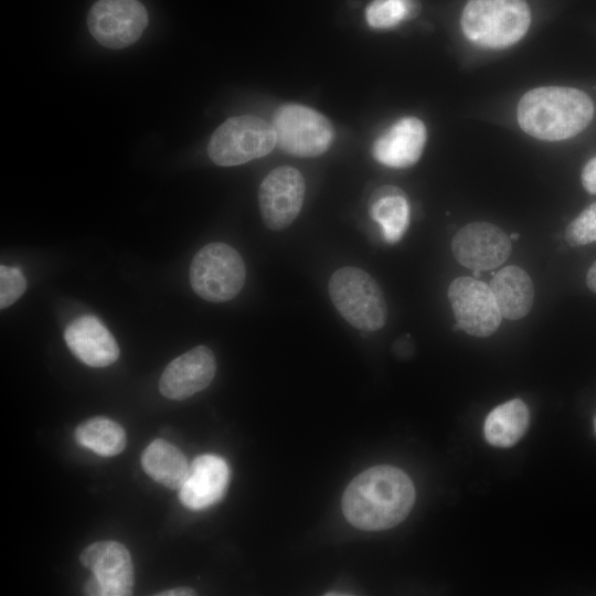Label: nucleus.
Returning a JSON list of instances; mask_svg holds the SVG:
<instances>
[{
	"label": "nucleus",
	"mask_w": 596,
	"mask_h": 596,
	"mask_svg": "<svg viewBox=\"0 0 596 596\" xmlns=\"http://www.w3.org/2000/svg\"><path fill=\"white\" fill-rule=\"evenodd\" d=\"M415 489L400 468L381 465L356 476L342 496V511L353 526L381 531L401 523L411 512Z\"/></svg>",
	"instance_id": "obj_1"
},
{
	"label": "nucleus",
	"mask_w": 596,
	"mask_h": 596,
	"mask_svg": "<svg viewBox=\"0 0 596 596\" xmlns=\"http://www.w3.org/2000/svg\"><path fill=\"white\" fill-rule=\"evenodd\" d=\"M518 123L533 138L560 141L583 131L594 116V104L583 91L541 86L526 92L518 104Z\"/></svg>",
	"instance_id": "obj_2"
},
{
	"label": "nucleus",
	"mask_w": 596,
	"mask_h": 596,
	"mask_svg": "<svg viewBox=\"0 0 596 596\" xmlns=\"http://www.w3.org/2000/svg\"><path fill=\"white\" fill-rule=\"evenodd\" d=\"M531 13L525 0H469L460 19L464 35L485 49H505L526 33Z\"/></svg>",
	"instance_id": "obj_3"
},
{
	"label": "nucleus",
	"mask_w": 596,
	"mask_h": 596,
	"mask_svg": "<svg viewBox=\"0 0 596 596\" xmlns=\"http://www.w3.org/2000/svg\"><path fill=\"white\" fill-rule=\"evenodd\" d=\"M328 288L336 309L352 327L376 331L385 324V297L376 280L363 269L339 268L330 277Z\"/></svg>",
	"instance_id": "obj_4"
},
{
	"label": "nucleus",
	"mask_w": 596,
	"mask_h": 596,
	"mask_svg": "<svg viewBox=\"0 0 596 596\" xmlns=\"http://www.w3.org/2000/svg\"><path fill=\"white\" fill-rule=\"evenodd\" d=\"M276 143L273 125L257 116L243 115L228 118L214 130L207 153L215 164L232 167L265 157Z\"/></svg>",
	"instance_id": "obj_5"
},
{
	"label": "nucleus",
	"mask_w": 596,
	"mask_h": 596,
	"mask_svg": "<svg viewBox=\"0 0 596 596\" xmlns=\"http://www.w3.org/2000/svg\"><path fill=\"white\" fill-rule=\"evenodd\" d=\"M246 269L241 255L224 243L203 246L190 266V284L204 300L225 302L235 298L245 284Z\"/></svg>",
	"instance_id": "obj_6"
},
{
	"label": "nucleus",
	"mask_w": 596,
	"mask_h": 596,
	"mask_svg": "<svg viewBox=\"0 0 596 596\" xmlns=\"http://www.w3.org/2000/svg\"><path fill=\"white\" fill-rule=\"evenodd\" d=\"M273 126L278 146L287 153L310 158L324 153L334 138L329 119L308 106L281 105L274 114Z\"/></svg>",
	"instance_id": "obj_7"
},
{
	"label": "nucleus",
	"mask_w": 596,
	"mask_h": 596,
	"mask_svg": "<svg viewBox=\"0 0 596 596\" xmlns=\"http://www.w3.org/2000/svg\"><path fill=\"white\" fill-rule=\"evenodd\" d=\"M147 24V11L138 0H98L87 15L93 38L103 46L115 50L134 44Z\"/></svg>",
	"instance_id": "obj_8"
},
{
	"label": "nucleus",
	"mask_w": 596,
	"mask_h": 596,
	"mask_svg": "<svg viewBox=\"0 0 596 596\" xmlns=\"http://www.w3.org/2000/svg\"><path fill=\"white\" fill-rule=\"evenodd\" d=\"M448 299L460 330L485 338L497 331L502 316L491 288L475 277H458L448 287Z\"/></svg>",
	"instance_id": "obj_9"
},
{
	"label": "nucleus",
	"mask_w": 596,
	"mask_h": 596,
	"mask_svg": "<svg viewBox=\"0 0 596 596\" xmlns=\"http://www.w3.org/2000/svg\"><path fill=\"white\" fill-rule=\"evenodd\" d=\"M306 183L299 170L280 166L260 182L258 204L264 224L273 231L288 227L298 216L305 200Z\"/></svg>",
	"instance_id": "obj_10"
},
{
	"label": "nucleus",
	"mask_w": 596,
	"mask_h": 596,
	"mask_svg": "<svg viewBox=\"0 0 596 596\" xmlns=\"http://www.w3.org/2000/svg\"><path fill=\"white\" fill-rule=\"evenodd\" d=\"M511 251L510 236L488 222L465 225L451 241V252L456 260L475 272L499 267L509 258Z\"/></svg>",
	"instance_id": "obj_11"
},
{
	"label": "nucleus",
	"mask_w": 596,
	"mask_h": 596,
	"mask_svg": "<svg viewBox=\"0 0 596 596\" xmlns=\"http://www.w3.org/2000/svg\"><path fill=\"white\" fill-rule=\"evenodd\" d=\"M79 561L92 572L100 596H128L134 587L129 551L116 541H98L82 551Z\"/></svg>",
	"instance_id": "obj_12"
},
{
	"label": "nucleus",
	"mask_w": 596,
	"mask_h": 596,
	"mask_svg": "<svg viewBox=\"0 0 596 596\" xmlns=\"http://www.w3.org/2000/svg\"><path fill=\"white\" fill-rule=\"evenodd\" d=\"M215 372L213 352L205 345H198L167 365L159 390L169 400L182 401L207 387Z\"/></svg>",
	"instance_id": "obj_13"
},
{
	"label": "nucleus",
	"mask_w": 596,
	"mask_h": 596,
	"mask_svg": "<svg viewBox=\"0 0 596 596\" xmlns=\"http://www.w3.org/2000/svg\"><path fill=\"white\" fill-rule=\"evenodd\" d=\"M230 469L220 456L205 454L196 457L179 489L181 503L193 511L206 509L220 501L227 488Z\"/></svg>",
	"instance_id": "obj_14"
},
{
	"label": "nucleus",
	"mask_w": 596,
	"mask_h": 596,
	"mask_svg": "<svg viewBox=\"0 0 596 596\" xmlns=\"http://www.w3.org/2000/svg\"><path fill=\"white\" fill-rule=\"evenodd\" d=\"M426 139L427 130L421 119L403 117L375 139L372 155L383 166L408 168L419 160Z\"/></svg>",
	"instance_id": "obj_15"
},
{
	"label": "nucleus",
	"mask_w": 596,
	"mask_h": 596,
	"mask_svg": "<svg viewBox=\"0 0 596 596\" xmlns=\"http://www.w3.org/2000/svg\"><path fill=\"white\" fill-rule=\"evenodd\" d=\"M64 340L79 361L93 368L108 366L119 358L115 338L94 316L73 320L64 331Z\"/></svg>",
	"instance_id": "obj_16"
},
{
	"label": "nucleus",
	"mask_w": 596,
	"mask_h": 596,
	"mask_svg": "<svg viewBox=\"0 0 596 596\" xmlns=\"http://www.w3.org/2000/svg\"><path fill=\"white\" fill-rule=\"evenodd\" d=\"M502 318L525 317L534 301V286L528 273L515 265L500 269L489 284Z\"/></svg>",
	"instance_id": "obj_17"
},
{
	"label": "nucleus",
	"mask_w": 596,
	"mask_h": 596,
	"mask_svg": "<svg viewBox=\"0 0 596 596\" xmlns=\"http://www.w3.org/2000/svg\"><path fill=\"white\" fill-rule=\"evenodd\" d=\"M141 466L151 479L169 489L181 488L190 467L182 451L163 439H155L146 447Z\"/></svg>",
	"instance_id": "obj_18"
},
{
	"label": "nucleus",
	"mask_w": 596,
	"mask_h": 596,
	"mask_svg": "<svg viewBox=\"0 0 596 596\" xmlns=\"http://www.w3.org/2000/svg\"><path fill=\"white\" fill-rule=\"evenodd\" d=\"M370 215L382 231L383 238L397 243L409 223V205L403 191L393 185H384L371 199Z\"/></svg>",
	"instance_id": "obj_19"
},
{
	"label": "nucleus",
	"mask_w": 596,
	"mask_h": 596,
	"mask_svg": "<svg viewBox=\"0 0 596 596\" xmlns=\"http://www.w3.org/2000/svg\"><path fill=\"white\" fill-rule=\"evenodd\" d=\"M529 409L519 398L508 401L493 408L485 422V437L496 447H510L525 433Z\"/></svg>",
	"instance_id": "obj_20"
},
{
	"label": "nucleus",
	"mask_w": 596,
	"mask_h": 596,
	"mask_svg": "<svg viewBox=\"0 0 596 596\" xmlns=\"http://www.w3.org/2000/svg\"><path fill=\"white\" fill-rule=\"evenodd\" d=\"M76 441L104 457L120 454L127 441L124 428L106 417H93L81 423L75 429Z\"/></svg>",
	"instance_id": "obj_21"
},
{
	"label": "nucleus",
	"mask_w": 596,
	"mask_h": 596,
	"mask_svg": "<svg viewBox=\"0 0 596 596\" xmlns=\"http://www.w3.org/2000/svg\"><path fill=\"white\" fill-rule=\"evenodd\" d=\"M419 10L417 0H373L366 8L365 18L374 29H390L415 18Z\"/></svg>",
	"instance_id": "obj_22"
},
{
	"label": "nucleus",
	"mask_w": 596,
	"mask_h": 596,
	"mask_svg": "<svg viewBox=\"0 0 596 596\" xmlns=\"http://www.w3.org/2000/svg\"><path fill=\"white\" fill-rule=\"evenodd\" d=\"M565 240L571 246L596 242V202L583 210L565 230Z\"/></svg>",
	"instance_id": "obj_23"
},
{
	"label": "nucleus",
	"mask_w": 596,
	"mask_h": 596,
	"mask_svg": "<svg viewBox=\"0 0 596 596\" xmlns=\"http://www.w3.org/2000/svg\"><path fill=\"white\" fill-rule=\"evenodd\" d=\"M26 281L17 267L0 266V308L4 309L15 302L24 292Z\"/></svg>",
	"instance_id": "obj_24"
},
{
	"label": "nucleus",
	"mask_w": 596,
	"mask_h": 596,
	"mask_svg": "<svg viewBox=\"0 0 596 596\" xmlns=\"http://www.w3.org/2000/svg\"><path fill=\"white\" fill-rule=\"evenodd\" d=\"M581 179L584 189L590 194H596V157L584 166Z\"/></svg>",
	"instance_id": "obj_25"
},
{
	"label": "nucleus",
	"mask_w": 596,
	"mask_h": 596,
	"mask_svg": "<svg viewBox=\"0 0 596 596\" xmlns=\"http://www.w3.org/2000/svg\"><path fill=\"white\" fill-rule=\"evenodd\" d=\"M158 596H189L195 595L194 589L190 587H175L157 594Z\"/></svg>",
	"instance_id": "obj_26"
},
{
	"label": "nucleus",
	"mask_w": 596,
	"mask_h": 596,
	"mask_svg": "<svg viewBox=\"0 0 596 596\" xmlns=\"http://www.w3.org/2000/svg\"><path fill=\"white\" fill-rule=\"evenodd\" d=\"M586 284L588 288L596 294V260L589 267L586 275Z\"/></svg>",
	"instance_id": "obj_27"
},
{
	"label": "nucleus",
	"mask_w": 596,
	"mask_h": 596,
	"mask_svg": "<svg viewBox=\"0 0 596 596\" xmlns=\"http://www.w3.org/2000/svg\"><path fill=\"white\" fill-rule=\"evenodd\" d=\"M510 238H511V241H517L519 238V234L513 233V234H511Z\"/></svg>",
	"instance_id": "obj_28"
},
{
	"label": "nucleus",
	"mask_w": 596,
	"mask_h": 596,
	"mask_svg": "<svg viewBox=\"0 0 596 596\" xmlns=\"http://www.w3.org/2000/svg\"><path fill=\"white\" fill-rule=\"evenodd\" d=\"M595 427H596V421H595Z\"/></svg>",
	"instance_id": "obj_29"
}]
</instances>
